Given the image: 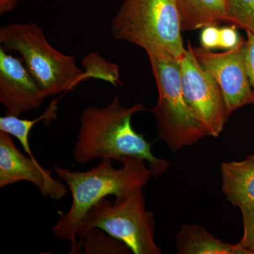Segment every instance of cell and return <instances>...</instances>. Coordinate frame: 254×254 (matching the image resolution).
Instances as JSON below:
<instances>
[{
	"mask_svg": "<svg viewBox=\"0 0 254 254\" xmlns=\"http://www.w3.org/2000/svg\"><path fill=\"white\" fill-rule=\"evenodd\" d=\"M145 110L142 103L127 108L118 96L103 108L87 107L80 116L79 132L72 153L74 161L82 165L96 158L122 162L125 157L133 156L147 162L153 177L165 173L170 163L155 157L152 143L131 125L132 116Z\"/></svg>",
	"mask_w": 254,
	"mask_h": 254,
	"instance_id": "6da1fadb",
	"label": "cell"
},
{
	"mask_svg": "<svg viewBox=\"0 0 254 254\" xmlns=\"http://www.w3.org/2000/svg\"><path fill=\"white\" fill-rule=\"evenodd\" d=\"M145 162L127 156L122 161L123 168L116 169L111 160L103 159L98 166L85 172L53 165L55 173L66 183L72 196L68 211L59 213V220L52 229L56 240L69 241V254H76L78 226L93 205L110 195H115V201H121L148 184L153 175Z\"/></svg>",
	"mask_w": 254,
	"mask_h": 254,
	"instance_id": "7a4b0ae2",
	"label": "cell"
},
{
	"mask_svg": "<svg viewBox=\"0 0 254 254\" xmlns=\"http://www.w3.org/2000/svg\"><path fill=\"white\" fill-rule=\"evenodd\" d=\"M110 26L115 39L136 45L147 55L179 61L186 53L175 0H124Z\"/></svg>",
	"mask_w": 254,
	"mask_h": 254,
	"instance_id": "3957f363",
	"label": "cell"
},
{
	"mask_svg": "<svg viewBox=\"0 0 254 254\" xmlns=\"http://www.w3.org/2000/svg\"><path fill=\"white\" fill-rule=\"evenodd\" d=\"M1 48L17 52L28 71L48 96L71 91L88 78L76 65L74 57L63 54L46 39L44 32L34 23H14L0 29Z\"/></svg>",
	"mask_w": 254,
	"mask_h": 254,
	"instance_id": "277c9868",
	"label": "cell"
},
{
	"mask_svg": "<svg viewBox=\"0 0 254 254\" xmlns=\"http://www.w3.org/2000/svg\"><path fill=\"white\" fill-rule=\"evenodd\" d=\"M158 91V99L150 110L158 127L159 140L177 152L206 136L184 98L178 60L148 55Z\"/></svg>",
	"mask_w": 254,
	"mask_h": 254,
	"instance_id": "5b68a950",
	"label": "cell"
},
{
	"mask_svg": "<svg viewBox=\"0 0 254 254\" xmlns=\"http://www.w3.org/2000/svg\"><path fill=\"white\" fill-rule=\"evenodd\" d=\"M154 214L145 208L143 189H139L121 201L105 198L93 205L80 223L78 240L98 228L121 241L134 254H160L154 240Z\"/></svg>",
	"mask_w": 254,
	"mask_h": 254,
	"instance_id": "8992f818",
	"label": "cell"
},
{
	"mask_svg": "<svg viewBox=\"0 0 254 254\" xmlns=\"http://www.w3.org/2000/svg\"><path fill=\"white\" fill-rule=\"evenodd\" d=\"M179 64L182 93L189 108L206 136L217 138L229 118L220 86L198 63L190 41Z\"/></svg>",
	"mask_w": 254,
	"mask_h": 254,
	"instance_id": "52a82bcc",
	"label": "cell"
},
{
	"mask_svg": "<svg viewBox=\"0 0 254 254\" xmlns=\"http://www.w3.org/2000/svg\"><path fill=\"white\" fill-rule=\"evenodd\" d=\"M245 43L242 38L238 46L220 53L192 46L198 63L220 86L228 117L242 107L254 105V91L246 69Z\"/></svg>",
	"mask_w": 254,
	"mask_h": 254,
	"instance_id": "ba28073f",
	"label": "cell"
},
{
	"mask_svg": "<svg viewBox=\"0 0 254 254\" xmlns=\"http://www.w3.org/2000/svg\"><path fill=\"white\" fill-rule=\"evenodd\" d=\"M33 184L43 196L59 200L67 194V186L52 175L38 160L23 155L6 132L0 131V188L18 182Z\"/></svg>",
	"mask_w": 254,
	"mask_h": 254,
	"instance_id": "9c48e42d",
	"label": "cell"
},
{
	"mask_svg": "<svg viewBox=\"0 0 254 254\" xmlns=\"http://www.w3.org/2000/svg\"><path fill=\"white\" fill-rule=\"evenodd\" d=\"M48 97L22 59L0 48V102L6 115L19 117L38 109Z\"/></svg>",
	"mask_w": 254,
	"mask_h": 254,
	"instance_id": "30bf717a",
	"label": "cell"
},
{
	"mask_svg": "<svg viewBox=\"0 0 254 254\" xmlns=\"http://www.w3.org/2000/svg\"><path fill=\"white\" fill-rule=\"evenodd\" d=\"M222 191L234 206L242 208L254 202V155L242 161L223 162L220 166Z\"/></svg>",
	"mask_w": 254,
	"mask_h": 254,
	"instance_id": "8fae6325",
	"label": "cell"
},
{
	"mask_svg": "<svg viewBox=\"0 0 254 254\" xmlns=\"http://www.w3.org/2000/svg\"><path fill=\"white\" fill-rule=\"evenodd\" d=\"M176 245L179 254H252L240 244L222 242L195 224L182 225L176 236Z\"/></svg>",
	"mask_w": 254,
	"mask_h": 254,
	"instance_id": "7c38bea8",
	"label": "cell"
},
{
	"mask_svg": "<svg viewBox=\"0 0 254 254\" xmlns=\"http://www.w3.org/2000/svg\"><path fill=\"white\" fill-rule=\"evenodd\" d=\"M181 18L182 31H195L227 22L225 0H175Z\"/></svg>",
	"mask_w": 254,
	"mask_h": 254,
	"instance_id": "4fadbf2b",
	"label": "cell"
},
{
	"mask_svg": "<svg viewBox=\"0 0 254 254\" xmlns=\"http://www.w3.org/2000/svg\"><path fill=\"white\" fill-rule=\"evenodd\" d=\"M131 250L121 241L117 240L98 228L89 230L78 240L76 254H127Z\"/></svg>",
	"mask_w": 254,
	"mask_h": 254,
	"instance_id": "5bb4252c",
	"label": "cell"
},
{
	"mask_svg": "<svg viewBox=\"0 0 254 254\" xmlns=\"http://www.w3.org/2000/svg\"><path fill=\"white\" fill-rule=\"evenodd\" d=\"M227 23L254 34V0H225Z\"/></svg>",
	"mask_w": 254,
	"mask_h": 254,
	"instance_id": "9a60e30c",
	"label": "cell"
},
{
	"mask_svg": "<svg viewBox=\"0 0 254 254\" xmlns=\"http://www.w3.org/2000/svg\"><path fill=\"white\" fill-rule=\"evenodd\" d=\"M240 210L243 218L244 235L239 244L254 254V202Z\"/></svg>",
	"mask_w": 254,
	"mask_h": 254,
	"instance_id": "2e32d148",
	"label": "cell"
},
{
	"mask_svg": "<svg viewBox=\"0 0 254 254\" xmlns=\"http://www.w3.org/2000/svg\"><path fill=\"white\" fill-rule=\"evenodd\" d=\"M247 33L245 43V62L247 75L254 91V34Z\"/></svg>",
	"mask_w": 254,
	"mask_h": 254,
	"instance_id": "e0dca14e",
	"label": "cell"
},
{
	"mask_svg": "<svg viewBox=\"0 0 254 254\" xmlns=\"http://www.w3.org/2000/svg\"><path fill=\"white\" fill-rule=\"evenodd\" d=\"M220 28L215 25L205 26L200 33V44L205 49L213 50L220 46Z\"/></svg>",
	"mask_w": 254,
	"mask_h": 254,
	"instance_id": "ac0fdd59",
	"label": "cell"
},
{
	"mask_svg": "<svg viewBox=\"0 0 254 254\" xmlns=\"http://www.w3.org/2000/svg\"><path fill=\"white\" fill-rule=\"evenodd\" d=\"M236 26L232 25L228 27L220 28V46L219 48L230 50L238 46L242 38L239 36Z\"/></svg>",
	"mask_w": 254,
	"mask_h": 254,
	"instance_id": "d6986e66",
	"label": "cell"
},
{
	"mask_svg": "<svg viewBox=\"0 0 254 254\" xmlns=\"http://www.w3.org/2000/svg\"><path fill=\"white\" fill-rule=\"evenodd\" d=\"M20 0H0V14H5L14 9Z\"/></svg>",
	"mask_w": 254,
	"mask_h": 254,
	"instance_id": "ffe728a7",
	"label": "cell"
}]
</instances>
